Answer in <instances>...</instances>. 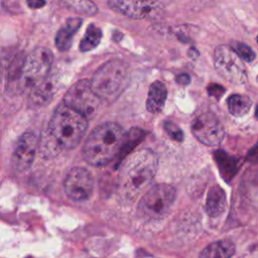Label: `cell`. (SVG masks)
<instances>
[{
  "instance_id": "6da1fadb",
  "label": "cell",
  "mask_w": 258,
  "mask_h": 258,
  "mask_svg": "<svg viewBox=\"0 0 258 258\" xmlns=\"http://www.w3.org/2000/svg\"><path fill=\"white\" fill-rule=\"evenodd\" d=\"M158 166L157 155L142 148L128 155L121 164L118 176V195L124 202L132 203L150 185ZM148 190V189H147Z\"/></svg>"
},
{
  "instance_id": "7a4b0ae2",
  "label": "cell",
  "mask_w": 258,
  "mask_h": 258,
  "mask_svg": "<svg viewBox=\"0 0 258 258\" xmlns=\"http://www.w3.org/2000/svg\"><path fill=\"white\" fill-rule=\"evenodd\" d=\"M126 139L123 128L117 123L106 122L100 124L85 141L84 158L91 165H105L120 152Z\"/></svg>"
},
{
  "instance_id": "3957f363",
  "label": "cell",
  "mask_w": 258,
  "mask_h": 258,
  "mask_svg": "<svg viewBox=\"0 0 258 258\" xmlns=\"http://www.w3.org/2000/svg\"><path fill=\"white\" fill-rule=\"evenodd\" d=\"M88 127V119L60 104L53 112L47 130L61 149L76 148L81 142Z\"/></svg>"
},
{
  "instance_id": "277c9868",
  "label": "cell",
  "mask_w": 258,
  "mask_h": 258,
  "mask_svg": "<svg viewBox=\"0 0 258 258\" xmlns=\"http://www.w3.org/2000/svg\"><path fill=\"white\" fill-rule=\"evenodd\" d=\"M129 82L128 64L119 58H113L96 71L91 85L101 101L111 103L123 93Z\"/></svg>"
},
{
  "instance_id": "5b68a950",
  "label": "cell",
  "mask_w": 258,
  "mask_h": 258,
  "mask_svg": "<svg viewBox=\"0 0 258 258\" xmlns=\"http://www.w3.org/2000/svg\"><path fill=\"white\" fill-rule=\"evenodd\" d=\"M52 59V52L48 48L37 47L31 51L17 72L16 90L30 93L40 85L48 77Z\"/></svg>"
},
{
  "instance_id": "8992f818",
  "label": "cell",
  "mask_w": 258,
  "mask_h": 258,
  "mask_svg": "<svg viewBox=\"0 0 258 258\" xmlns=\"http://www.w3.org/2000/svg\"><path fill=\"white\" fill-rule=\"evenodd\" d=\"M175 196L174 187L169 184L161 183L150 187L139 201V216L151 221L162 219L173 205Z\"/></svg>"
},
{
  "instance_id": "52a82bcc",
  "label": "cell",
  "mask_w": 258,
  "mask_h": 258,
  "mask_svg": "<svg viewBox=\"0 0 258 258\" xmlns=\"http://www.w3.org/2000/svg\"><path fill=\"white\" fill-rule=\"evenodd\" d=\"M101 103L94 92L91 81L81 80L75 83L64 94L63 104L83 115L87 119L93 118Z\"/></svg>"
},
{
  "instance_id": "ba28073f",
  "label": "cell",
  "mask_w": 258,
  "mask_h": 258,
  "mask_svg": "<svg viewBox=\"0 0 258 258\" xmlns=\"http://www.w3.org/2000/svg\"><path fill=\"white\" fill-rule=\"evenodd\" d=\"M214 64L217 72L232 84L242 85L248 80L244 62L234 52L231 46L219 45L216 47L214 52Z\"/></svg>"
},
{
  "instance_id": "9c48e42d",
  "label": "cell",
  "mask_w": 258,
  "mask_h": 258,
  "mask_svg": "<svg viewBox=\"0 0 258 258\" xmlns=\"http://www.w3.org/2000/svg\"><path fill=\"white\" fill-rule=\"evenodd\" d=\"M191 132L195 137L205 145H219L225 136L223 125L217 116L211 112L197 115L191 121Z\"/></svg>"
},
{
  "instance_id": "30bf717a",
  "label": "cell",
  "mask_w": 258,
  "mask_h": 258,
  "mask_svg": "<svg viewBox=\"0 0 258 258\" xmlns=\"http://www.w3.org/2000/svg\"><path fill=\"white\" fill-rule=\"evenodd\" d=\"M63 189L67 196L74 201L88 200L94 189V177L86 168L74 167L64 178Z\"/></svg>"
},
{
  "instance_id": "8fae6325",
  "label": "cell",
  "mask_w": 258,
  "mask_h": 258,
  "mask_svg": "<svg viewBox=\"0 0 258 258\" xmlns=\"http://www.w3.org/2000/svg\"><path fill=\"white\" fill-rule=\"evenodd\" d=\"M36 146L37 138L32 132H25L19 137L11 156V164L14 170L23 172L31 166Z\"/></svg>"
},
{
  "instance_id": "7c38bea8",
  "label": "cell",
  "mask_w": 258,
  "mask_h": 258,
  "mask_svg": "<svg viewBox=\"0 0 258 258\" xmlns=\"http://www.w3.org/2000/svg\"><path fill=\"white\" fill-rule=\"evenodd\" d=\"M111 9L134 19L153 17L161 9L162 4L156 1H118L108 2Z\"/></svg>"
},
{
  "instance_id": "4fadbf2b",
  "label": "cell",
  "mask_w": 258,
  "mask_h": 258,
  "mask_svg": "<svg viewBox=\"0 0 258 258\" xmlns=\"http://www.w3.org/2000/svg\"><path fill=\"white\" fill-rule=\"evenodd\" d=\"M56 82L52 76H48L40 85L29 93L28 104L32 108H39L49 103L55 91Z\"/></svg>"
},
{
  "instance_id": "5bb4252c",
  "label": "cell",
  "mask_w": 258,
  "mask_h": 258,
  "mask_svg": "<svg viewBox=\"0 0 258 258\" xmlns=\"http://www.w3.org/2000/svg\"><path fill=\"white\" fill-rule=\"evenodd\" d=\"M227 205V198L225 190L219 186L214 185L210 188L207 200H206V212L212 218H217L221 216Z\"/></svg>"
},
{
  "instance_id": "9a60e30c",
  "label": "cell",
  "mask_w": 258,
  "mask_h": 258,
  "mask_svg": "<svg viewBox=\"0 0 258 258\" xmlns=\"http://www.w3.org/2000/svg\"><path fill=\"white\" fill-rule=\"evenodd\" d=\"M167 97V90L163 83L156 81L152 83L148 90V97L146 101V108L152 114L159 113L165 104Z\"/></svg>"
},
{
  "instance_id": "2e32d148",
  "label": "cell",
  "mask_w": 258,
  "mask_h": 258,
  "mask_svg": "<svg viewBox=\"0 0 258 258\" xmlns=\"http://www.w3.org/2000/svg\"><path fill=\"white\" fill-rule=\"evenodd\" d=\"M235 244L231 240H219L205 247L199 258H231L235 254Z\"/></svg>"
},
{
  "instance_id": "e0dca14e",
  "label": "cell",
  "mask_w": 258,
  "mask_h": 258,
  "mask_svg": "<svg viewBox=\"0 0 258 258\" xmlns=\"http://www.w3.org/2000/svg\"><path fill=\"white\" fill-rule=\"evenodd\" d=\"M82 22L83 20L80 17L69 18L66 22V25L58 30L55 36V45L60 51L68 50L70 48L73 36L82 25Z\"/></svg>"
},
{
  "instance_id": "ac0fdd59",
  "label": "cell",
  "mask_w": 258,
  "mask_h": 258,
  "mask_svg": "<svg viewBox=\"0 0 258 258\" xmlns=\"http://www.w3.org/2000/svg\"><path fill=\"white\" fill-rule=\"evenodd\" d=\"M215 158L223 178L226 181H230L238 171L239 159L223 150L216 151Z\"/></svg>"
},
{
  "instance_id": "d6986e66",
  "label": "cell",
  "mask_w": 258,
  "mask_h": 258,
  "mask_svg": "<svg viewBox=\"0 0 258 258\" xmlns=\"http://www.w3.org/2000/svg\"><path fill=\"white\" fill-rule=\"evenodd\" d=\"M227 105L229 112L233 116L242 117L249 112L252 106V101L246 95L233 94L228 98Z\"/></svg>"
},
{
  "instance_id": "ffe728a7",
  "label": "cell",
  "mask_w": 258,
  "mask_h": 258,
  "mask_svg": "<svg viewBox=\"0 0 258 258\" xmlns=\"http://www.w3.org/2000/svg\"><path fill=\"white\" fill-rule=\"evenodd\" d=\"M102 38V30L95 24H90L86 30L84 37L80 42V49L82 51H88L95 48Z\"/></svg>"
},
{
  "instance_id": "44dd1931",
  "label": "cell",
  "mask_w": 258,
  "mask_h": 258,
  "mask_svg": "<svg viewBox=\"0 0 258 258\" xmlns=\"http://www.w3.org/2000/svg\"><path fill=\"white\" fill-rule=\"evenodd\" d=\"M60 146L56 142V140L53 138V136L50 134L48 130H46L44 133H42L41 138L39 140V150L40 153L46 157L50 158L57 154V152L60 150Z\"/></svg>"
},
{
  "instance_id": "7402d4cb",
  "label": "cell",
  "mask_w": 258,
  "mask_h": 258,
  "mask_svg": "<svg viewBox=\"0 0 258 258\" xmlns=\"http://www.w3.org/2000/svg\"><path fill=\"white\" fill-rule=\"evenodd\" d=\"M62 3L64 6H67V8H69L70 10H73L77 14L94 15L98 12L97 5L92 1L72 0V1H64Z\"/></svg>"
},
{
  "instance_id": "603a6c76",
  "label": "cell",
  "mask_w": 258,
  "mask_h": 258,
  "mask_svg": "<svg viewBox=\"0 0 258 258\" xmlns=\"http://www.w3.org/2000/svg\"><path fill=\"white\" fill-rule=\"evenodd\" d=\"M231 48L241 59H243L247 62H252L256 57V54L253 51V49L248 44H246L244 42L232 41Z\"/></svg>"
},
{
  "instance_id": "cb8c5ba5",
  "label": "cell",
  "mask_w": 258,
  "mask_h": 258,
  "mask_svg": "<svg viewBox=\"0 0 258 258\" xmlns=\"http://www.w3.org/2000/svg\"><path fill=\"white\" fill-rule=\"evenodd\" d=\"M163 128L165 132L175 141L181 142L183 140V132L182 130L173 122L171 121H165L163 123Z\"/></svg>"
},
{
  "instance_id": "d4e9b609",
  "label": "cell",
  "mask_w": 258,
  "mask_h": 258,
  "mask_svg": "<svg viewBox=\"0 0 258 258\" xmlns=\"http://www.w3.org/2000/svg\"><path fill=\"white\" fill-rule=\"evenodd\" d=\"M208 93H209L212 97H215V98L219 99V98L225 93V89H224V87H222L221 85H218V84H211V85L208 87Z\"/></svg>"
},
{
  "instance_id": "484cf974",
  "label": "cell",
  "mask_w": 258,
  "mask_h": 258,
  "mask_svg": "<svg viewBox=\"0 0 258 258\" xmlns=\"http://www.w3.org/2000/svg\"><path fill=\"white\" fill-rule=\"evenodd\" d=\"M248 159L250 160H257L258 159V143L256 145H254L248 152L247 155Z\"/></svg>"
},
{
  "instance_id": "4316f807",
  "label": "cell",
  "mask_w": 258,
  "mask_h": 258,
  "mask_svg": "<svg viewBox=\"0 0 258 258\" xmlns=\"http://www.w3.org/2000/svg\"><path fill=\"white\" fill-rule=\"evenodd\" d=\"M189 81H190V79H189L188 75H186V74H180L176 78V82L180 85H187L189 83Z\"/></svg>"
},
{
  "instance_id": "83f0119b",
  "label": "cell",
  "mask_w": 258,
  "mask_h": 258,
  "mask_svg": "<svg viewBox=\"0 0 258 258\" xmlns=\"http://www.w3.org/2000/svg\"><path fill=\"white\" fill-rule=\"evenodd\" d=\"M45 3L42 2V1H27V5L30 7V8H40L41 6H43Z\"/></svg>"
},
{
  "instance_id": "f1b7e54d",
  "label": "cell",
  "mask_w": 258,
  "mask_h": 258,
  "mask_svg": "<svg viewBox=\"0 0 258 258\" xmlns=\"http://www.w3.org/2000/svg\"><path fill=\"white\" fill-rule=\"evenodd\" d=\"M255 117H256V119L258 120V103H257V105H256V107H255Z\"/></svg>"
},
{
  "instance_id": "f546056e",
  "label": "cell",
  "mask_w": 258,
  "mask_h": 258,
  "mask_svg": "<svg viewBox=\"0 0 258 258\" xmlns=\"http://www.w3.org/2000/svg\"><path fill=\"white\" fill-rule=\"evenodd\" d=\"M256 80H257V83H258V76H257V79H256Z\"/></svg>"
},
{
  "instance_id": "4dcf8cb0",
  "label": "cell",
  "mask_w": 258,
  "mask_h": 258,
  "mask_svg": "<svg viewBox=\"0 0 258 258\" xmlns=\"http://www.w3.org/2000/svg\"><path fill=\"white\" fill-rule=\"evenodd\" d=\"M257 43H258V36H257Z\"/></svg>"
}]
</instances>
